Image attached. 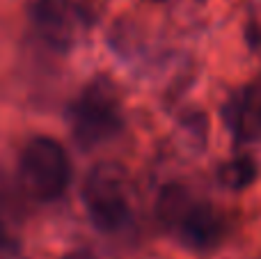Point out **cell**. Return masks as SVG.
Listing matches in <instances>:
<instances>
[{"mask_svg":"<svg viewBox=\"0 0 261 259\" xmlns=\"http://www.w3.org/2000/svg\"><path fill=\"white\" fill-rule=\"evenodd\" d=\"M149 3H163V0H149Z\"/></svg>","mask_w":261,"mask_h":259,"instance_id":"12","label":"cell"},{"mask_svg":"<svg viewBox=\"0 0 261 259\" xmlns=\"http://www.w3.org/2000/svg\"><path fill=\"white\" fill-rule=\"evenodd\" d=\"M16 248V239L9 234V229H7V223L3 220V216H0V252H5V250H14Z\"/></svg>","mask_w":261,"mask_h":259,"instance_id":"9","label":"cell"},{"mask_svg":"<svg viewBox=\"0 0 261 259\" xmlns=\"http://www.w3.org/2000/svg\"><path fill=\"white\" fill-rule=\"evenodd\" d=\"M197 200H193L190 191L181 184H167L161 188L156 200V218L165 229L176 232V227L181 225V220L188 216V211L193 209V204Z\"/></svg>","mask_w":261,"mask_h":259,"instance_id":"7","label":"cell"},{"mask_svg":"<svg viewBox=\"0 0 261 259\" xmlns=\"http://www.w3.org/2000/svg\"><path fill=\"white\" fill-rule=\"evenodd\" d=\"M176 234L184 246L193 250H208L225 237V216L208 202H195L188 216L176 227Z\"/></svg>","mask_w":261,"mask_h":259,"instance_id":"6","label":"cell"},{"mask_svg":"<svg viewBox=\"0 0 261 259\" xmlns=\"http://www.w3.org/2000/svg\"><path fill=\"white\" fill-rule=\"evenodd\" d=\"M18 179L32 200L55 202L71 184V161L58 140L37 136L23 147L18 159Z\"/></svg>","mask_w":261,"mask_h":259,"instance_id":"2","label":"cell"},{"mask_svg":"<svg viewBox=\"0 0 261 259\" xmlns=\"http://www.w3.org/2000/svg\"><path fill=\"white\" fill-rule=\"evenodd\" d=\"M245 35H248V41L254 48H261V23H250Z\"/></svg>","mask_w":261,"mask_h":259,"instance_id":"10","label":"cell"},{"mask_svg":"<svg viewBox=\"0 0 261 259\" xmlns=\"http://www.w3.org/2000/svg\"><path fill=\"white\" fill-rule=\"evenodd\" d=\"M62 259H96V255L92 250H87V248H78V250L67 252Z\"/></svg>","mask_w":261,"mask_h":259,"instance_id":"11","label":"cell"},{"mask_svg":"<svg viewBox=\"0 0 261 259\" xmlns=\"http://www.w3.org/2000/svg\"><path fill=\"white\" fill-rule=\"evenodd\" d=\"M257 174H259L257 163L250 156H236V159L222 163L220 170H218L220 184L225 188H229V191H243V188L252 186Z\"/></svg>","mask_w":261,"mask_h":259,"instance_id":"8","label":"cell"},{"mask_svg":"<svg viewBox=\"0 0 261 259\" xmlns=\"http://www.w3.org/2000/svg\"><path fill=\"white\" fill-rule=\"evenodd\" d=\"M222 117L234 133L236 142L257 140L261 136V78L227 101Z\"/></svg>","mask_w":261,"mask_h":259,"instance_id":"5","label":"cell"},{"mask_svg":"<svg viewBox=\"0 0 261 259\" xmlns=\"http://www.w3.org/2000/svg\"><path fill=\"white\" fill-rule=\"evenodd\" d=\"M83 204L99 232H119L130 220L126 170L113 161H101L83 182Z\"/></svg>","mask_w":261,"mask_h":259,"instance_id":"3","label":"cell"},{"mask_svg":"<svg viewBox=\"0 0 261 259\" xmlns=\"http://www.w3.org/2000/svg\"><path fill=\"white\" fill-rule=\"evenodd\" d=\"M67 117L71 136L81 149L87 151L108 142L124 126L117 85L103 76L94 78L81 92V96L69 106Z\"/></svg>","mask_w":261,"mask_h":259,"instance_id":"1","label":"cell"},{"mask_svg":"<svg viewBox=\"0 0 261 259\" xmlns=\"http://www.w3.org/2000/svg\"><path fill=\"white\" fill-rule=\"evenodd\" d=\"M30 21L37 35L55 50H69L87 28V14L73 0H32Z\"/></svg>","mask_w":261,"mask_h":259,"instance_id":"4","label":"cell"}]
</instances>
